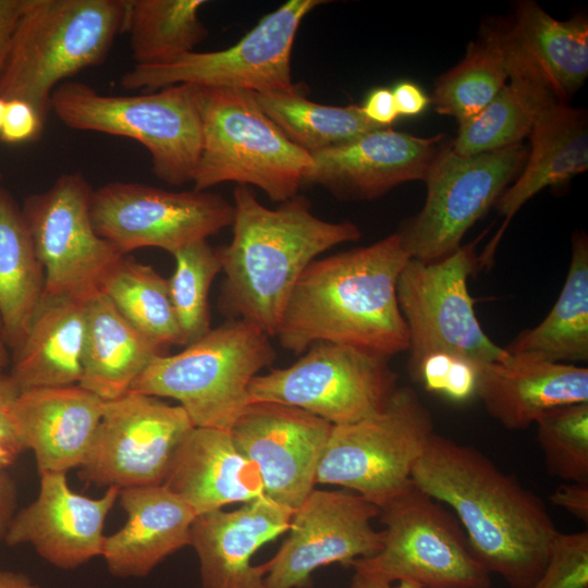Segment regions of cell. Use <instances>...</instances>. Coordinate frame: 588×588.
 <instances>
[{
	"label": "cell",
	"instance_id": "6da1fadb",
	"mask_svg": "<svg viewBox=\"0 0 588 588\" xmlns=\"http://www.w3.org/2000/svg\"><path fill=\"white\" fill-rule=\"evenodd\" d=\"M411 479L455 513L488 572L512 588H531L560 534L543 502L471 445L433 433Z\"/></svg>",
	"mask_w": 588,
	"mask_h": 588
},
{
	"label": "cell",
	"instance_id": "7a4b0ae2",
	"mask_svg": "<svg viewBox=\"0 0 588 588\" xmlns=\"http://www.w3.org/2000/svg\"><path fill=\"white\" fill-rule=\"evenodd\" d=\"M411 258L395 232L371 245L315 259L297 281L274 338L294 354L319 342L388 358L407 351L396 285Z\"/></svg>",
	"mask_w": 588,
	"mask_h": 588
},
{
	"label": "cell",
	"instance_id": "3957f363",
	"mask_svg": "<svg viewBox=\"0 0 588 588\" xmlns=\"http://www.w3.org/2000/svg\"><path fill=\"white\" fill-rule=\"evenodd\" d=\"M233 197V236L217 249L225 274L220 309L274 338L308 265L336 245L357 241L360 230L351 221L316 217L304 197L295 196L275 209L260 204L247 185H237Z\"/></svg>",
	"mask_w": 588,
	"mask_h": 588
},
{
	"label": "cell",
	"instance_id": "277c9868",
	"mask_svg": "<svg viewBox=\"0 0 588 588\" xmlns=\"http://www.w3.org/2000/svg\"><path fill=\"white\" fill-rule=\"evenodd\" d=\"M123 16L124 0H24L0 97L30 103L46 123L53 90L106 60Z\"/></svg>",
	"mask_w": 588,
	"mask_h": 588
},
{
	"label": "cell",
	"instance_id": "5b68a950",
	"mask_svg": "<svg viewBox=\"0 0 588 588\" xmlns=\"http://www.w3.org/2000/svg\"><path fill=\"white\" fill-rule=\"evenodd\" d=\"M269 339L255 324L230 319L183 351L157 356L130 391L174 399L194 427L230 431L249 404L250 381L275 357Z\"/></svg>",
	"mask_w": 588,
	"mask_h": 588
},
{
	"label": "cell",
	"instance_id": "8992f818",
	"mask_svg": "<svg viewBox=\"0 0 588 588\" xmlns=\"http://www.w3.org/2000/svg\"><path fill=\"white\" fill-rule=\"evenodd\" d=\"M51 111L72 130L137 140L150 155L154 174L170 185L194 180L201 149L195 85L108 96L86 83L65 81L52 93Z\"/></svg>",
	"mask_w": 588,
	"mask_h": 588
},
{
	"label": "cell",
	"instance_id": "52a82bcc",
	"mask_svg": "<svg viewBox=\"0 0 588 588\" xmlns=\"http://www.w3.org/2000/svg\"><path fill=\"white\" fill-rule=\"evenodd\" d=\"M196 88L201 149L194 189L236 182L259 187L277 203L297 196L311 156L281 132L250 91Z\"/></svg>",
	"mask_w": 588,
	"mask_h": 588
},
{
	"label": "cell",
	"instance_id": "ba28073f",
	"mask_svg": "<svg viewBox=\"0 0 588 588\" xmlns=\"http://www.w3.org/2000/svg\"><path fill=\"white\" fill-rule=\"evenodd\" d=\"M380 551L355 560L354 572L385 584L419 588H489L488 569L474 554L457 518L411 481L379 509Z\"/></svg>",
	"mask_w": 588,
	"mask_h": 588
},
{
	"label": "cell",
	"instance_id": "9c48e42d",
	"mask_svg": "<svg viewBox=\"0 0 588 588\" xmlns=\"http://www.w3.org/2000/svg\"><path fill=\"white\" fill-rule=\"evenodd\" d=\"M433 433L431 413L417 393L397 387L380 413L333 425L316 485L345 487L380 509L412 481L413 467Z\"/></svg>",
	"mask_w": 588,
	"mask_h": 588
},
{
	"label": "cell",
	"instance_id": "30bf717a",
	"mask_svg": "<svg viewBox=\"0 0 588 588\" xmlns=\"http://www.w3.org/2000/svg\"><path fill=\"white\" fill-rule=\"evenodd\" d=\"M305 352L286 368L254 377L249 403L295 406L332 425H344L383 411L397 389V375L388 357L330 342Z\"/></svg>",
	"mask_w": 588,
	"mask_h": 588
},
{
	"label": "cell",
	"instance_id": "8fae6325",
	"mask_svg": "<svg viewBox=\"0 0 588 588\" xmlns=\"http://www.w3.org/2000/svg\"><path fill=\"white\" fill-rule=\"evenodd\" d=\"M527 157L523 144L473 156L440 146L424 179L425 204L397 231L411 257L430 262L456 252L466 232L518 176Z\"/></svg>",
	"mask_w": 588,
	"mask_h": 588
},
{
	"label": "cell",
	"instance_id": "7c38bea8",
	"mask_svg": "<svg viewBox=\"0 0 588 588\" xmlns=\"http://www.w3.org/2000/svg\"><path fill=\"white\" fill-rule=\"evenodd\" d=\"M322 3L328 1H286L235 45L218 51H192L162 65L134 66L123 74L121 86L152 91L191 84L258 94L302 93L291 75L293 44L304 17Z\"/></svg>",
	"mask_w": 588,
	"mask_h": 588
},
{
	"label": "cell",
	"instance_id": "4fadbf2b",
	"mask_svg": "<svg viewBox=\"0 0 588 588\" xmlns=\"http://www.w3.org/2000/svg\"><path fill=\"white\" fill-rule=\"evenodd\" d=\"M477 266L474 244L461 246L446 258H411L396 285L408 340V371L434 353L465 357L479 365L500 362L509 352L483 331L467 281Z\"/></svg>",
	"mask_w": 588,
	"mask_h": 588
},
{
	"label": "cell",
	"instance_id": "5bb4252c",
	"mask_svg": "<svg viewBox=\"0 0 588 588\" xmlns=\"http://www.w3.org/2000/svg\"><path fill=\"white\" fill-rule=\"evenodd\" d=\"M93 192L83 174L64 173L21 207L48 295L87 299L124 256L95 230Z\"/></svg>",
	"mask_w": 588,
	"mask_h": 588
},
{
	"label": "cell",
	"instance_id": "9a60e30c",
	"mask_svg": "<svg viewBox=\"0 0 588 588\" xmlns=\"http://www.w3.org/2000/svg\"><path fill=\"white\" fill-rule=\"evenodd\" d=\"M90 216L97 233L124 255L144 247L173 255L232 225L234 206L206 191L113 181L94 189Z\"/></svg>",
	"mask_w": 588,
	"mask_h": 588
},
{
	"label": "cell",
	"instance_id": "2e32d148",
	"mask_svg": "<svg viewBox=\"0 0 588 588\" xmlns=\"http://www.w3.org/2000/svg\"><path fill=\"white\" fill-rule=\"evenodd\" d=\"M194 429L182 406L128 391L105 401L79 477L119 490L162 485L169 465Z\"/></svg>",
	"mask_w": 588,
	"mask_h": 588
},
{
	"label": "cell",
	"instance_id": "e0dca14e",
	"mask_svg": "<svg viewBox=\"0 0 588 588\" xmlns=\"http://www.w3.org/2000/svg\"><path fill=\"white\" fill-rule=\"evenodd\" d=\"M379 507L357 493L314 489L294 511L289 537L267 562L266 588H306L319 567L377 554L383 530L371 520Z\"/></svg>",
	"mask_w": 588,
	"mask_h": 588
},
{
	"label": "cell",
	"instance_id": "ac0fdd59",
	"mask_svg": "<svg viewBox=\"0 0 588 588\" xmlns=\"http://www.w3.org/2000/svg\"><path fill=\"white\" fill-rule=\"evenodd\" d=\"M333 425L302 408L249 403L230 434L258 468L265 495L295 511L315 489Z\"/></svg>",
	"mask_w": 588,
	"mask_h": 588
},
{
	"label": "cell",
	"instance_id": "d6986e66",
	"mask_svg": "<svg viewBox=\"0 0 588 588\" xmlns=\"http://www.w3.org/2000/svg\"><path fill=\"white\" fill-rule=\"evenodd\" d=\"M442 138L390 127L371 131L313 155L303 185H320L345 200L378 198L400 184L424 181Z\"/></svg>",
	"mask_w": 588,
	"mask_h": 588
},
{
	"label": "cell",
	"instance_id": "ffe728a7",
	"mask_svg": "<svg viewBox=\"0 0 588 588\" xmlns=\"http://www.w3.org/2000/svg\"><path fill=\"white\" fill-rule=\"evenodd\" d=\"M39 475L38 497L13 516L5 543H29L44 560L63 569L101 556L105 519L120 490L110 487L101 498L91 499L72 491L65 473Z\"/></svg>",
	"mask_w": 588,
	"mask_h": 588
},
{
	"label": "cell",
	"instance_id": "44dd1931",
	"mask_svg": "<svg viewBox=\"0 0 588 588\" xmlns=\"http://www.w3.org/2000/svg\"><path fill=\"white\" fill-rule=\"evenodd\" d=\"M294 511L262 495L236 510L197 515L191 546L199 560L201 588H266L267 562L254 553L289 530Z\"/></svg>",
	"mask_w": 588,
	"mask_h": 588
},
{
	"label": "cell",
	"instance_id": "7402d4cb",
	"mask_svg": "<svg viewBox=\"0 0 588 588\" xmlns=\"http://www.w3.org/2000/svg\"><path fill=\"white\" fill-rule=\"evenodd\" d=\"M105 401L78 384L22 391L8 408L24 450L38 471L79 467L102 416Z\"/></svg>",
	"mask_w": 588,
	"mask_h": 588
},
{
	"label": "cell",
	"instance_id": "603a6c76",
	"mask_svg": "<svg viewBox=\"0 0 588 588\" xmlns=\"http://www.w3.org/2000/svg\"><path fill=\"white\" fill-rule=\"evenodd\" d=\"M476 395L504 428L522 430L552 407L588 402V369L509 353L479 366Z\"/></svg>",
	"mask_w": 588,
	"mask_h": 588
},
{
	"label": "cell",
	"instance_id": "cb8c5ba5",
	"mask_svg": "<svg viewBox=\"0 0 588 588\" xmlns=\"http://www.w3.org/2000/svg\"><path fill=\"white\" fill-rule=\"evenodd\" d=\"M197 515L265 495L257 466L230 431L194 427L176 450L162 482Z\"/></svg>",
	"mask_w": 588,
	"mask_h": 588
},
{
	"label": "cell",
	"instance_id": "d4e9b609",
	"mask_svg": "<svg viewBox=\"0 0 588 588\" xmlns=\"http://www.w3.org/2000/svg\"><path fill=\"white\" fill-rule=\"evenodd\" d=\"M125 525L106 536L101 556L117 577H145L166 558L191 546L194 511L164 485L121 489Z\"/></svg>",
	"mask_w": 588,
	"mask_h": 588
},
{
	"label": "cell",
	"instance_id": "484cf974",
	"mask_svg": "<svg viewBox=\"0 0 588 588\" xmlns=\"http://www.w3.org/2000/svg\"><path fill=\"white\" fill-rule=\"evenodd\" d=\"M529 136L531 149L520 173L497 200L505 224L537 193L588 169L586 111L551 95L538 106Z\"/></svg>",
	"mask_w": 588,
	"mask_h": 588
},
{
	"label": "cell",
	"instance_id": "4316f807",
	"mask_svg": "<svg viewBox=\"0 0 588 588\" xmlns=\"http://www.w3.org/2000/svg\"><path fill=\"white\" fill-rule=\"evenodd\" d=\"M86 301L45 293L23 342L11 357L9 375L20 392L79 383Z\"/></svg>",
	"mask_w": 588,
	"mask_h": 588
},
{
	"label": "cell",
	"instance_id": "83f0119b",
	"mask_svg": "<svg viewBox=\"0 0 588 588\" xmlns=\"http://www.w3.org/2000/svg\"><path fill=\"white\" fill-rule=\"evenodd\" d=\"M163 350L134 328L100 291L86 301L78 385L103 401L118 399Z\"/></svg>",
	"mask_w": 588,
	"mask_h": 588
},
{
	"label": "cell",
	"instance_id": "f1b7e54d",
	"mask_svg": "<svg viewBox=\"0 0 588 588\" xmlns=\"http://www.w3.org/2000/svg\"><path fill=\"white\" fill-rule=\"evenodd\" d=\"M509 34L510 79L482 110L458 123L451 146L460 155H479L522 144L530 134L540 102L555 95L511 29Z\"/></svg>",
	"mask_w": 588,
	"mask_h": 588
},
{
	"label": "cell",
	"instance_id": "f546056e",
	"mask_svg": "<svg viewBox=\"0 0 588 588\" xmlns=\"http://www.w3.org/2000/svg\"><path fill=\"white\" fill-rule=\"evenodd\" d=\"M45 295V272L21 207L0 188V322L12 351L23 342Z\"/></svg>",
	"mask_w": 588,
	"mask_h": 588
},
{
	"label": "cell",
	"instance_id": "4dcf8cb0",
	"mask_svg": "<svg viewBox=\"0 0 588 588\" xmlns=\"http://www.w3.org/2000/svg\"><path fill=\"white\" fill-rule=\"evenodd\" d=\"M512 32L562 101L588 75V22L584 15L560 21L532 0L515 3Z\"/></svg>",
	"mask_w": 588,
	"mask_h": 588
},
{
	"label": "cell",
	"instance_id": "1f68e13d",
	"mask_svg": "<svg viewBox=\"0 0 588 588\" xmlns=\"http://www.w3.org/2000/svg\"><path fill=\"white\" fill-rule=\"evenodd\" d=\"M505 350L549 362L588 359V240L574 234L572 257L562 291L546 318L522 332Z\"/></svg>",
	"mask_w": 588,
	"mask_h": 588
},
{
	"label": "cell",
	"instance_id": "d6a6232c",
	"mask_svg": "<svg viewBox=\"0 0 588 588\" xmlns=\"http://www.w3.org/2000/svg\"><path fill=\"white\" fill-rule=\"evenodd\" d=\"M512 71L506 22H489L469 42L462 61L439 76L431 102L439 114L465 121L482 110Z\"/></svg>",
	"mask_w": 588,
	"mask_h": 588
},
{
	"label": "cell",
	"instance_id": "836d02e7",
	"mask_svg": "<svg viewBox=\"0 0 588 588\" xmlns=\"http://www.w3.org/2000/svg\"><path fill=\"white\" fill-rule=\"evenodd\" d=\"M204 0H124L122 30L135 66L170 63L195 51L208 30L199 19Z\"/></svg>",
	"mask_w": 588,
	"mask_h": 588
},
{
	"label": "cell",
	"instance_id": "e575fe53",
	"mask_svg": "<svg viewBox=\"0 0 588 588\" xmlns=\"http://www.w3.org/2000/svg\"><path fill=\"white\" fill-rule=\"evenodd\" d=\"M262 112L296 146L310 156L382 128L358 106H327L303 93H252Z\"/></svg>",
	"mask_w": 588,
	"mask_h": 588
},
{
	"label": "cell",
	"instance_id": "d590c367",
	"mask_svg": "<svg viewBox=\"0 0 588 588\" xmlns=\"http://www.w3.org/2000/svg\"><path fill=\"white\" fill-rule=\"evenodd\" d=\"M99 291L134 328L162 350L184 346L168 279L151 266L124 255L106 275Z\"/></svg>",
	"mask_w": 588,
	"mask_h": 588
},
{
	"label": "cell",
	"instance_id": "8d00e7d4",
	"mask_svg": "<svg viewBox=\"0 0 588 588\" xmlns=\"http://www.w3.org/2000/svg\"><path fill=\"white\" fill-rule=\"evenodd\" d=\"M175 268L168 279L169 293L183 345L208 333L210 327L209 291L221 271L217 249L207 241L187 245L173 254Z\"/></svg>",
	"mask_w": 588,
	"mask_h": 588
},
{
	"label": "cell",
	"instance_id": "74e56055",
	"mask_svg": "<svg viewBox=\"0 0 588 588\" xmlns=\"http://www.w3.org/2000/svg\"><path fill=\"white\" fill-rule=\"evenodd\" d=\"M535 425L548 471L566 482H588V402L552 407Z\"/></svg>",
	"mask_w": 588,
	"mask_h": 588
},
{
	"label": "cell",
	"instance_id": "f35d334b",
	"mask_svg": "<svg viewBox=\"0 0 588 588\" xmlns=\"http://www.w3.org/2000/svg\"><path fill=\"white\" fill-rule=\"evenodd\" d=\"M479 366L465 357L434 353L424 357L408 373L427 391L462 403L476 395Z\"/></svg>",
	"mask_w": 588,
	"mask_h": 588
},
{
	"label": "cell",
	"instance_id": "ab89813d",
	"mask_svg": "<svg viewBox=\"0 0 588 588\" xmlns=\"http://www.w3.org/2000/svg\"><path fill=\"white\" fill-rule=\"evenodd\" d=\"M531 588H588V532L560 531L549 563Z\"/></svg>",
	"mask_w": 588,
	"mask_h": 588
},
{
	"label": "cell",
	"instance_id": "60d3db41",
	"mask_svg": "<svg viewBox=\"0 0 588 588\" xmlns=\"http://www.w3.org/2000/svg\"><path fill=\"white\" fill-rule=\"evenodd\" d=\"M45 123L35 108L21 99L7 100L0 139L8 144L33 142L40 137Z\"/></svg>",
	"mask_w": 588,
	"mask_h": 588
},
{
	"label": "cell",
	"instance_id": "b9f144b4",
	"mask_svg": "<svg viewBox=\"0 0 588 588\" xmlns=\"http://www.w3.org/2000/svg\"><path fill=\"white\" fill-rule=\"evenodd\" d=\"M550 501L587 524L588 482L562 483L551 493Z\"/></svg>",
	"mask_w": 588,
	"mask_h": 588
},
{
	"label": "cell",
	"instance_id": "7bdbcfd3",
	"mask_svg": "<svg viewBox=\"0 0 588 588\" xmlns=\"http://www.w3.org/2000/svg\"><path fill=\"white\" fill-rule=\"evenodd\" d=\"M360 109L369 121L382 127H389L399 118L392 90L385 87L373 89Z\"/></svg>",
	"mask_w": 588,
	"mask_h": 588
},
{
	"label": "cell",
	"instance_id": "ee69618b",
	"mask_svg": "<svg viewBox=\"0 0 588 588\" xmlns=\"http://www.w3.org/2000/svg\"><path fill=\"white\" fill-rule=\"evenodd\" d=\"M394 105L399 117H415L426 110L431 102L425 91L415 83L400 82L392 89Z\"/></svg>",
	"mask_w": 588,
	"mask_h": 588
},
{
	"label": "cell",
	"instance_id": "f6af8a7d",
	"mask_svg": "<svg viewBox=\"0 0 588 588\" xmlns=\"http://www.w3.org/2000/svg\"><path fill=\"white\" fill-rule=\"evenodd\" d=\"M23 3L24 0H0V76L9 54Z\"/></svg>",
	"mask_w": 588,
	"mask_h": 588
},
{
	"label": "cell",
	"instance_id": "bcb514c9",
	"mask_svg": "<svg viewBox=\"0 0 588 588\" xmlns=\"http://www.w3.org/2000/svg\"><path fill=\"white\" fill-rule=\"evenodd\" d=\"M4 469L0 467V540L5 537L16 506V487Z\"/></svg>",
	"mask_w": 588,
	"mask_h": 588
},
{
	"label": "cell",
	"instance_id": "7dc6e473",
	"mask_svg": "<svg viewBox=\"0 0 588 588\" xmlns=\"http://www.w3.org/2000/svg\"><path fill=\"white\" fill-rule=\"evenodd\" d=\"M8 408L0 409V442L12 445L23 452L24 448L21 444L14 427L9 418Z\"/></svg>",
	"mask_w": 588,
	"mask_h": 588
},
{
	"label": "cell",
	"instance_id": "c3c4849f",
	"mask_svg": "<svg viewBox=\"0 0 588 588\" xmlns=\"http://www.w3.org/2000/svg\"><path fill=\"white\" fill-rule=\"evenodd\" d=\"M0 588H40L22 573L0 569Z\"/></svg>",
	"mask_w": 588,
	"mask_h": 588
},
{
	"label": "cell",
	"instance_id": "681fc988",
	"mask_svg": "<svg viewBox=\"0 0 588 588\" xmlns=\"http://www.w3.org/2000/svg\"><path fill=\"white\" fill-rule=\"evenodd\" d=\"M20 389L8 373H0V409L8 408L19 395Z\"/></svg>",
	"mask_w": 588,
	"mask_h": 588
},
{
	"label": "cell",
	"instance_id": "f907efd6",
	"mask_svg": "<svg viewBox=\"0 0 588 588\" xmlns=\"http://www.w3.org/2000/svg\"><path fill=\"white\" fill-rule=\"evenodd\" d=\"M348 588H419L407 584H385L354 572Z\"/></svg>",
	"mask_w": 588,
	"mask_h": 588
},
{
	"label": "cell",
	"instance_id": "816d5d0a",
	"mask_svg": "<svg viewBox=\"0 0 588 588\" xmlns=\"http://www.w3.org/2000/svg\"><path fill=\"white\" fill-rule=\"evenodd\" d=\"M21 452L12 445L0 442V467L5 468L11 465Z\"/></svg>",
	"mask_w": 588,
	"mask_h": 588
},
{
	"label": "cell",
	"instance_id": "f5cc1de1",
	"mask_svg": "<svg viewBox=\"0 0 588 588\" xmlns=\"http://www.w3.org/2000/svg\"><path fill=\"white\" fill-rule=\"evenodd\" d=\"M10 364L11 355L9 352V346L7 345V342L4 340L0 322V373H3L4 369L8 368Z\"/></svg>",
	"mask_w": 588,
	"mask_h": 588
},
{
	"label": "cell",
	"instance_id": "db71d44e",
	"mask_svg": "<svg viewBox=\"0 0 588 588\" xmlns=\"http://www.w3.org/2000/svg\"><path fill=\"white\" fill-rule=\"evenodd\" d=\"M7 100L0 97V131L3 124Z\"/></svg>",
	"mask_w": 588,
	"mask_h": 588
},
{
	"label": "cell",
	"instance_id": "11a10c76",
	"mask_svg": "<svg viewBox=\"0 0 588 588\" xmlns=\"http://www.w3.org/2000/svg\"><path fill=\"white\" fill-rule=\"evenodd\" d=\"M2 187V174L0 172V188Z\"/></svg>",
	"mask_w": 588,
	"mask_h": 588
}]
</instances>
